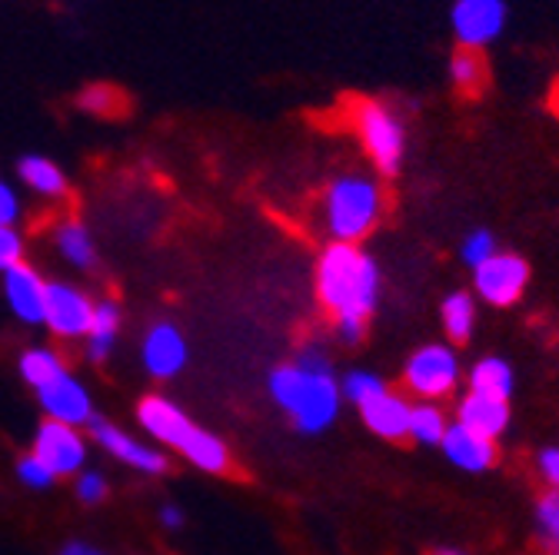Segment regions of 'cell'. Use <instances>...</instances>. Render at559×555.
I'll return each mask as SVG.
<instances>
[{
    "label": "cell",
    "instance_id": "32",
    "mask_svg": "<svg viewBox=\"0 0 559 555\" xmlns=\"http://www.w3.org/2000/svg\"><path fill=\"white\" fill-rule=\"evenodd\" d=\"M24 263V237L14 227H0V273Z\"/></svg>",
    "mask_w": 559,
    "mask_h": 555
},
{
    "label": "cell",
    "instance_id": "24",
    "mask_svg": "<svg viewBox=\"0 0 559 555\" xmlns=\"http://www.w3.org/2000/svg\"><path fill=\"white\" fill-rule=\"evenodd\" d=\"M450 423H447V415L424 402V406H413V415H409V439L416 443H424V446H440L443 436H447Z\"/></svg>",
    "mask_w": 559,
    "mask_h": 555
},
{
    "label": "cell",
    "instance_id": "36",
    "mask_svg": "<svg viewBox=\"0 0 559 555\" xmlns=\"http://www.w3.org/2000/svg\"><path fill=\"white\" fill-rule=\"evenodd\" d=\"M433 555H460V552H433Z\"/></svg>",
    "mask_w": 559,
    "mask_h": 555
},
{
    "label": "cell",
    "instance_id": "31",
    "mask_svg": "<svg viewBox=\"0 0 559 555\" xmlns=\"http://www.w3.org/2000/svg\"><path fill=\"white\" fill-rule=\"evenodd\" d=\"M460 253H463V260L476 269L479 263H486L489 256H497L500 250H497V240L489 237L486 230H473L466 240H463V246H460Z\"/></svg>",
    "mask_w": 559,
    "mask_h": 555
},
{
    "label": "cell",
    "instance_id": "21",
    "mask_svg": "<svg viewBox=\"0 0 559 555\" xmlns=\"http://www.w3.org/2000/svg\"><path fill=\"white\" fill-rule=\"evenodd\" d=\"M53 243H57V253L74 263L81 269H91L97 263V246H94V237L87 230V224L81 220H63L53 233Z\"/></svg>",
    "mask_w": 559,
    "mask_h": 555
},
{
    "label": "cell",
    "instance_id": "7",
    "mask_svg": "<svg viewBox=\"0 0 559 555\" xmlns=\"http://www.w3.org/2000/svg\"><path fill=\"white\" fill-rule=\"evenodd\" d=\"M460 379V363L450 346H424L416 350L403 370V383L413 396L424 399H440L450 396Z\"/></svg>",
    "mask_w": 559,
    "mask_h": 555
},
{
    "label": "cell",
    "instance_id": "13",
    "mask_svg": "<svg viewBox=\"0 0 559 555\" xmlns=\"http://www.w3.org/2000/svg\"><path fill=\"white\" fill-rule=\"evenodd\" d=\"M140 360L157 379H170L187 366V339L170 323H154L140 342Z\"/></svg>",
    "mask_w": 559,
    "mask_h": 555
},
{
    "label": "cell",
    "instance_id": "2",
    "mask_svg": "<svg viewBox=\"0 0 559 555\" xmlns=\"http://www.w3.org/2000/svg\"><path fill=\"white\" fill-rule=\"evenodd\" d=\"M136 423L144 426L147 436L170 446L190 466H197V469H203L210 475H224L230 469V449L224 446V439L200 430L180 406H174L164 396H144V399H140L136 402Z\"/></svg>",
    "mask_w": 559,
    "mask_h": 555
},
{
    "label": "cell",
    "instance_id": "12",
    "mask_svg": "<svg viewBox=\"0 0 559 555\" xmlns=\"http://www.w3.org/2000/svg\"><path fill=\"white\" fill-rule=\"evenodd\" d=\"M91 436H94V443L100 446V449H107L114 459H120L123 466H130V469H136V472H144V475H160V472H167V456L160 453V449H154V446H147V443H140V439H133V436H127L123 430H117L114 423H107V420H91Z\"/></svg>",
    "mask_w": 559,
    "mask_h": 555
},
{
    "label": "cell",
    "instance_id": "23",
    "mask_svg": "<svg viewBox=\"0 0 559 555\" xmlns=\"http://www.w3.org/2000/svg\"><path fill=\"white\" fill-rule=\"evenodd\" d=\"M63 370H67V366H63L60 353L47 350V346H34V350H27V353L21 357V376H24V383L34 386V389L47 386V383L57 379Z\"/></svg>",
    "mask_w": 559,
    "mask_h": 555
},
{
    "label": "cell",
    "instance_id": "33",
    "mask_svg": "<svg viewBox=\"0 0 559 555\" xmlns=\"http://www.w3.org/2000/svg\"><path fill=\"white\" fill-rule=\"evenodd\" d=\"M536 466H539V475L552 485V490H559V449H543Z\"/></svg>",
    "mask_w": 559,
    "mask_h": 555
},
{
    "label": "cell",
    "instance_id": "14",
    "mask_svg": "<svg viewBox=\"0 0 559 555\" xmlns=\"http://www.w3.org/2000/svg\"><path fill=\"white\" fill-rule=\"evenodd\" d=\"M4 300L8 306L14 310V316L27 326H37L44 323V310H47V283H44V276L21 263L14 269L4 273Z\"/></svg>",
    "mask_w": 559,
    "mask_h": 555
},
{
    "label": "cell",
    "instance_id": "29",
    "mask_svg": "<svg viewBox=\"0 0 559 555\" xmlns=\"http://www.w3.org/2000/svg\"><path fill=\"white\" fill-rule=\"evenodd\" d=\"M74 493H78V499H81V503H87V506L104 503V499H107V493H110L107 475H104V472H97V469H84V472H78Z\"/></svg>",
    "mask_w": 559,
    "mask_h": 555
},
{
    "label": "cell",
    "instance_id": "10",
    "mask_svg": "<svg viewBox=\"0 0 559 555\" xmlns=\"http://www.w3.org/2000/svg\"><path fill=\"white\" fill-rule=\"evenodd\" d=\"M97 303L70 283H47V310L44 326L60 339H81L94 323Z\"/></svg>",
    "mask_w": 559,
    "mask_h": 555
},
{
    "label": "cell",
    "instance_id": "17",
    "mask_svg": "<svg viewBox=\"0 0 559 555\" xmlns=\"http://www.w3.org/2000/svg\"><path fill=\"white\" fill-rule=\"evenodd\" d=\"M456 423L479 433V436H486V439H497L510 423V406L500 402V399L469 393V396H463V402L456 409Z\"/></svg>",
    "mask_w": 559,
    "mask_h": 555
},
{
    "label": "cell",
    "instance_id": "20",
    "mask_svg": "<svg viewBox=\"0 0 559 555\" xmlns=\"http://www.w3.org/2000/svg\"><path fill=\"white\" fill-rule=\"evenodd\" d=\"M117 336H120V306L114 300H104L97 303L94 310V323L84 336L87 342V360L91 363H107L114 346H117Z\"/></svg>",
    "mask_w": 559,
    "mask_h": 555
},
{
    "label": "cell",
    "instance_id": "30",
    "mask_svg": "<svg viewBox=\"0 0 559 555\" xmlns=\"http://www.w3.org/2000/svg\"><path fill=\"white\" fill-rule=\"evenodd\" d=\"M386 386L373 376V373H349L346 379H343V393H346V399L349 402H357V406H364L367 399H373V396H380Z\"/></svg>",
    "mask_w": 559,
    "mask_h": 555
},
{
    "label": "cell",
    "instance_id": "37",
    "mask_svg": "<svg viewBox=\"0 0 559 555\" xmlns=\"http://www.w3.org/2000/svg\"><path fill=\"white\" fill-rule=\"evenodd\" d=\"M556 555H559V552H556Z\"/></svg>",
    "mask_w": 559,
    "mask_h": 555
},
{
    "label": "cell",
    "instance_id": "26",
    "mask_svg": "<svg viewBox=\"0 0 559 555\" xmlns=\"http://www.w3.org/2000/svg\"><path fill=\"white\" fill-rule=\"evenodd\" d=\"M473 323H476V310L473 300L466 293H453L443 303V329L453 342H466L473 336Z\"/></svg>",
    "mask_w": 559,
    "mask_h": 555
},
{
    "label": "cell",
    "instance_id": "11",
    "mask_svg": "<svg viewBox=\"0 0 559 555\" xmlns=\"http://www.w3.org/2000/svg\"><path fill=\"white\" fill-rule=\"evenodd\" d=\"M37 402L47 412V420H53V423H67V426L81 430V426H91V420H94V399H91L87 386L78 376H70L67 370L37 389Z\"/></svg>",
    "mask_w": 559,
    "mask_h": 555
},
{
    "label": "cell",
    "instance_id": "15",
    "mask_svg": "<svg viewBox=\"0 0 559 555\" xmlns=\"http://www.w3.org/2000/svg\"><path fill=\"white\" fill-rule=\"evenodd\" d=\"M360 415H364L367 430L377 433V436H383V439H393V443H396V439H406V436H409V415H413V406H409L403 396L390 393V389H383L380 396L367 399V402L360 406Z\"/></svg>",
    "mask_w": 559,
    "mask_h": 555
},
{
    "label": "cell",
    "instance_id": "22",
    "mask_svg": "<svg viewBox=\"0 0 559 555\" xmlns=\"http://www.w3.org/2000/svg\"><path fill=\"white\" fill-rule=\"evenodd\" d=\"M469 393L507 402L510 393H513V370L503 360H493V357L476 363L473 373H469Z\"/></svg>",
    "mask_w": 559,
    "mask_h": 555
},
{
    "label": "cell",
    "instance_id": "6",
    "mask_svg": "<svg viewBox=\"0 0 559 555\" xmlns=\"http://www.w3.org/2000/svg\"><path fill=\"white\" fill-rule=\"evenodd\" d=\"M510 4L507 0H453L450 8V31L456 47L486 50L497 44L507 31Z\"/></svg>",
    "mask_w": 559,
    "mask_h": 555
},
{
    "label": "cell",
    "instance_id": "3",
    "mask_svg": "<svg viewBox=\"0 0 559 555\" xmlns=\"http://www.w3.org/2000/svg\"><path fill=\"white\" fill-rule=\"evenodd\" d=\"M386 210L383 183L367 173H340L326 183L320 196V217L333 243H357L367 240Z\"/></svg>",
    "mask_w": 559,
    "mask_h": 555
},
{
    "label": "cell",
    "instance_id": "27",
    "mask_svg": "<svg viewBox=\"0 0 559 555\" xmlns=\"http://www.w3.org/2000/svg\"><path fill=\"white\" fill-rule=\"evenodd\" d=\"M536 526H539V539L559 552V490H549L539 506H536Z\"/></svg>",
    "mask_w": 559,
    "mask_h": 555
},
{
    "label": "cell",
    "instance_id": "18",
    "mask_svg": "<svg viewBox=\"0 0 559 555\" xmlns=\"http://www.w3.org/2000/svg\"><path fill=\"white\" fill-rule=\"evenodd\" d=\"M17 177L27 190H34L37 196H47V200H60L70 190V180L60 170V164H53L44 154H24L17 164Z\"/></svg>",
    "mask_w": 559,
    "mask_h": 555
},
{
    "label": "cell",
    "instance_id": "34",
    "mask_svg": "<svg viewBox=\"0 0 559 555\" xmlns=\"http://www.w3.org/2000/svg\"><path fill=\"white\" fill-rule=\"evenodd\" d=\"M183 519H187V516H183V509H180V506H164V509H160V522H164V529H180V526H183Z\"/></svg>",
    "mask_w": 559,
    "mask_h": 555
},
{
    "label": "cell",
    "instance_id": "16",
    "mask_svg": "<svg viewBox=\"0 0 559 555\" xmlns=\"http://www.w3.org/2000/svg\"><path fill=\"white\" fill-rule=\"evenodd\" d=\"M443 453L453 466L466 469V472H483L497 462V439H486L460 423H450L447 436H443Z\"/></svg>",
    "mask_w": 559,
    "mask_h": 555
},
{
    "label": "cell",
    "instance_id": "4",
    "mask_svg": "<svg viewBox=\"0 0 559 555\" xmlns=\"http://www.w3.org/2000/svg\"><path fill=\"white\" fill-rule=\"evenodd\" d=\"M270 396L300 433H323L340 409V386L330 370L284 363L270 373Z\"/></svg>",
    "mask_w": 559,
    "mask_h": 555
},
{
    "label": "cell",
    "instance_id": "19",
    "mask_svg": "<svg viewBox=\"0 0 559 555\" xmlns=\"http://www.w3.org/2000/svg\"><path fill=\"white\" fill-rule=\"evenodd\" d=\"M447 74L453 81V87L463 94V97H479L489 84V63H486V53L483 50H466V47H456L450 53V63H447Z\"/></svg>",
    "mask_w": 559,
    "mask_h": 555
},
{
    "label": "cell",
    "instance_id": "5",
    "mask_svg": "<svg viewBox=\"0 0 559 555\" xmlns=\"http://www.w3.org/2000/svg\"><path fill=\"white\" fill-rule=\"evenodd\" d=\"M343 120L357 136L373 170L383 177H396L406 157V123L403 117L373 97H349L343 104Z\"/></svg>",
    "mask_w": 559,
    "mask_h": 555
},
{
    "label": "cell",
    "instance_id": "25",
    "mask_svg": "<svg viewBox=\"0 0 559 555\" xmlns=\"http://www.w3.org/2000/svg\"><path fill=\"white\" fill-rule=\"evenodd\" d=\"M78 107L91 117H120L127 110V97L114 84H87L78 94Z\"/></svg>",
    "mask_w": 559,
    "mask_h": 555
},
{
    "label": "cell",
    "instance_id": "1",
    "mask_svg": "<svg viewBox=\"0 0 559 555\" xmlns=\"http://www.w3.org/2000/svg\"><path fill=\"white\" fill-rule=\"evenodd\" d=\"M380 269L357 243H326L317 256V300L346 342H360L377 306Z\"/></svg>",
    "mask_w": 559,
    "mask_h": 555
},
{
    "label": "cell",
    "instance_id": "8",
    "mask_svg": "<svg viewBox=\"0 0 559 555\" xmlns=\"http://www.w3.org/2000/svg\"><path fill=\"white\" fill-rule=\"evenodd\" d=\"M530 283V266L516 253H497L473 269V287L489 306H513Z\"/></svg>",
    "mask_w": 559,
    "mask_h": 555
},
{
    "label": "cell",
    "instance_id": "9",
    "mask_svg": "<svg viewBox=\"0 0 559 555\" xmlns=\"http://www.w3.org/2000/svg\"><path fill=\"white\" fill-rule=\"evenodd\" d=\"M31 453L40 456L53 475H78L84 472V462H87V439L78 426L47 420L37 426Z\"/></svg>",
    "mask_w": 559,
    "mask_h": 555
},
{
    "label": "cell",
    "instance_id": "35",
    "mask_svg": "<svg viewBox=\"0 0 559 555\" xmlns=\"http://www.w3.org/2000/svg\"><path fill=\"white\" fill-rule=\"evenodd\" d=\"M60 555H104V552L97 545H91V542H70V545L60 548Z\"/></svg>",
    "mask_w": 559,
    "mask_h": 555
},
{
    "label": "cell",
    "instance_id": "28",
    "mask_svg": "<svg viewBox=\"0 0 559 555\" xmlns=\"http://www.w3.org/2000/svg\"><path fill=\"white\" fill-rule=\"evenodd\" d=\"M17 479L27 485V490H37V493H44V490H50L57 475L47 469V462H44L40 456L27 453V456H21V459H17Z\"/></svg>",
    "mask_w": 559,
    "mask_h": 555
}]
</instances>
